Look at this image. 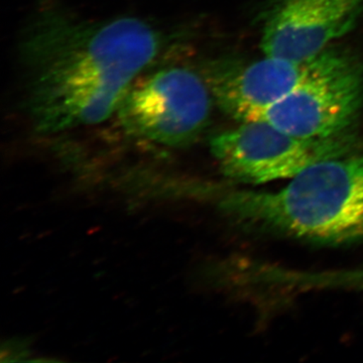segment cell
Returning <instances> with one entry per match:
<instances>
[{
	"mask_svg": "<svg viewBox=\"0 0 363 363\" xmlns=\"http://www.w3.org/2000/svg\"><path fill=\"white\" fill-rule=\"evenodd\" d=\"M161 33L147 21L40 11L21 40L26 106L35 130L55 133L106 121L157 58Z\"/></svg>",
	"mask_w": 363,
	"mask_h": 363,
	"instance_id": "1",
	"label": "cell"
},
{
	"mask_svg": "<svg viewBox=\"0 0 363 363\" xmlns=\"http://www.w3.org/2000/svg\"><path fill=\"white\" fill-rule=\"evenodd\" d=\"M278 191L233 190L219 206L241 225L340 245L363 240V154L318 162Z\"/></svg>",
	"mask_w": 363,
	"mask_h": 363,
	"instance_id": "2",
	"label": "cell"
},
{
	"mask_svg": "<svg viewBox=\"0 0 363 363\" xmlns=\"http://www.w3.org/2000/svg\"><path fill=\"white\" fill-rule=\"evenodd\" d=\"M362 106V62L351 52L326 50L259 121L298 138H335L350 133Z\"/></svg>",
	"mask_w": 363,
	"mask_h": 363,
	"instance_id": "3",
	"label": "cell"
},
{
	"mask_svg": "<svg viewBox=\"0 0 363 363\" xmlns=\"http://www.w3.org/2000/svg\"><path fill=\"white\" fill-rule=\"evenodd\" d=\"M213 101L202 73L171 67L136 80L116 113L130 135L184 147L194 143L207 128Z\"/></svg>",
	"mask_w": 363,
	"mask_h": 363,
	"instance_id": "4",
	"label": "cell"
},
{
	"mask_svg": "<svg viewBox=\"0 0 363 363\" xmlns=\"http://www.w3.org/2000/svg\"><path fill=\"white\" fill-rule=\"evenodd\" d=\"M353 145L355 140L350 133L302 138L266 121H243L215 135L210 143L223 175L252 185L293 178L318 162L350 154Z\"/></svg>",
	"mask_w": 363,
	"mask_h": 363,
	"instance_id": "5",
	"label": "cell"
},
{
	"mask_svg": "<svg viewBox=\"0 0 363 363\" xmlns=\"http://www.w3.org/2000/svg\"><path fill=\"white\" fill-rule=\"evenodd\" d=\"M307 62L264 56L253 62L224 58L208 62L202 75L221 111L236 121H259L300 83L312 67Z\"/></svg>",
	"mask_w": 363,
	"mask_h": 363,
	"instance_id": "6",
	"label": "cell"
},
{
	"mask_svg": "<svg viewBox=\"0 0 363 363\" xmlns=\"http://www.w3.org/2000/svg\"><path fill=\"white\" fill-rule=\"evenodd\" d=\"M363 11V0H283L262 30L264 56L307 62L350 32Z\"/></svg>",
	"mask_w": 363,
	"mask_h": 363,
	"instance_id": "7",
	"label": "cell"
},
{
	"mask_svg": "<svg viewBox=\"0 0 363 363\" xmlns=\"http://www.w3.org/2000/svg\"><path fill=\"white\" fill-rule=\"evenodd\" d=\"M334 285L362 286L363 271L354 272H346V274H333L332 277Z\"/></svg>",
	"mask_w": 363,
	"mask_h": 363,
	"instance_id": "8",
	"label": "cell"
}]
</instances>
